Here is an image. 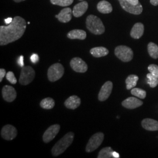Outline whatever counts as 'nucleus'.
Masks as SVG:
<instances>
[{"mask_svg":"<svg viewBox=\"0 0 158 158\" xmlns=\"http://www.w3.org/2000/svg\"><path fill=\"white\" fill-rule=\"evenodd\" d=\"M27 28V23L22 17L17 16L7 26L0 27V45H6L19 40Z\"/></svg>","mask_w":158,"mask_h":158,"instance_id":"f257e3e1","label":"nucleus"},{"mask_svg":"<svg viewBox=\"0 0 158 158\" xmlns=\"http://www.w3.org/2000/svg\"><path fill=\"white\" fill-rule=\"evenodd\" d=\"M73 132H69L62 137L53 146L52 149V153L53 156H57L64 152L69 147L72 143L74 139Z\"/></svg>","mask_w":158,"mask_h":158,"instance_id":"f03ea898","label":"nucleus"},{"mask_svg":"<svg viewBox=\"0 0 158 158\" xmlns=\"http://www.w3.org/2000/svg\"><path fill=\"white\" fill-rule=\"evenodd\" d=\"M86 27L90 32L94 35H102L105 32V27L102 20L94 15L87 17Z\"/></svg>","mask_w":158,"mask_h":158,"instance_id":"7ed1b4c3","label":"nucleus"},{"mask_svg":"<svg viewBox=\"0 0 158 158\" xmlns=\"http://www.w3.org/2000/svg\"><path fill=\"white\" fill-rule=\"evenodd\" d=\"M121 7L125 11L139 15L141 14L143 8L139 0H118Z\"/></svg>","mask_w":158,"mask_h":158,"instance_id":"20e7f679","label":"nucleus"},{"mask_svg":"<svg viewBox=\"0 0 158 158\" xmlns=\"http://www.w3.org/2000/svg\"><path fill=\"white\" fill-rule=\"evenodd\" d=\"M115 55L119 59L124 62H130L134 57L133 51L127 46H117L115 49Z\"/></svg>","mask_w":158,"mask_h":158,"instance_id":"39448f33","label":"nucleus"},{"mask_svg":"<svg viewBox=\"0 0 158 158\" xmlns=\"http://www.w3.org/2000/svg\"><path fill=\"white\" fill-rule=\"evenodd\" d=\"M64 73V69L62 64L57 63L49 67L48 71V77L52 82L57 81L60 79Z\"/></svg>","mask_w":158,"mask_h":158,"instance_id":"423d86ee","label":"nucleus"},{"mask_svg":"<svg viewBox=\"0 0 158 158\" xmlns=\"http://www.w3.org/2000/svg\"><path fill=\"white\" fill-rule=\"evenodd\" d=\"M35 76V72L31 66H23L21 72V76L19 80V83L23 85H26L31 83Z\"/></svg>","mask_w":158,"mask_h":158,"instance_id":"0eeeda50","label":"nucleus"},{"mask_svg":"<svg viewBox=\"0 0 158 158\" xmlns=\"http://www.w3.org/2000/svg\"><path fill=\"white\" fill-rule=\"evenodd\" d=\"M104 135L102 132H97L94 134L90 138L86 145L85 151L88 153L94 151L101 145L104 140Z\"/></svg>","mask_w":158,"mask_h":158,"instance_id":"6e6552de","label":"nucleus"},{"mask_svg":"<svg viewBox=\"0 0 158 158\" xmlns=\"http://www.w3.org/2000/svg\"><path fill=\"white\" fill-rule=\"evenodd\" d=\"M70 64L74 71L77 73H85L88 70L86 63L80 57H76L73 58L70 61Z\"/></svg>","mask_w":158,"mask_h":158,"instance_id":"1a4fd4ad","label":"nucleus"},{"mask_svg":"<svg viewBox=\"0 0 158 158\" xmlns=\"http://www.w3.org/2000/svg\"><path fill=\"white\" fill-rule=\"evenodd\" d=\"M1 135L6 141H11L17 136V129L12 125H6L1 130Z\"/></svg>","mask_w":158,"mask_h":158,"instance_id":"9d476101","label":"nucleus"},{"mask_svg":"<svg viewBox=\"0 0 158 158\" xmlns=\"http://www.w3.org/2000/svg\"><path fill=\"white\" fill-rule=\"evenodd\" d=\"M60 129V125L58 124L53 125L49 127L44 134L43 141L45 143H48L52 141Z\"/></svg>","mask_w":158,"mask_h":158,"instance_id":"9b49d317","label":"nucleus"},{"mask_svg":"<svg viewBox=\"0 0 158 158\" xmlns=\"http://www.w3.org/2000/svg\"><path fill=\"white\" fill-rule=\"evenodd\" d=\"M113 87V83L111 81H108L106 82L102 86L101 90L99 92L98 96L99 101L104 102L107 100L112 92Z\"/></svg>","mask_w":158,"mask_h":158,"instance_id":"f8f14e48","label":"nucleus"},{"mask_svg":"<svg viewBox=\"0 0 158 158\" xmlns=\"http://www.w3.org/2000/svg\"><path fill=\"white\" fill-rule=\"evenodd\" d=\"M3 98L7 102H14L17 97V91L11 85H6L2 90Z\"/></svg>","mask_w":158,"mask_h":158,"instance_id":"ddd939ff","label":"nucleus"},{"mask_svg":"<svg viewBox=\"0 0 158 158\" xmlns=\"http://www.w3.org/2000/svg\"><path fill=\"white\" fill-rule=\"evenodd\" d=\"M143 102L141 100L134 97H128L122 102V106L128 109H135L141 106Z\"/></svg>","mask_w":158,"mask_h":158,"instance_id":"4468645a","label":"nucleus"},{"mask_svg":"<svg viewBox=\"0 0 158 158\" xmlns=\"http://www.w3.org/2000/svg\"><path fill=\"white\" fill-rule=\"evenodd\" d=\"M72 12L71 8H66L63 9L57 15H55V17L61 23H69L72 19Z\"/></svg>","mask_w":158,"mask_h":158,"instance_id":"2eb2a0df","label":"nucleus"},{"mask_svg":"<svg viewBox=\"0 0 158 158\" xmlns=\"http://www.w3.org/2000/svg\"><path fill=\"white\" fill-rule=\"evenodd\" d=\"M88 3L86 1H81L74 6L73 9V15L75 17H81L88 9Z\"/></svg>","mask_w":158,"mask_h":158,"instance_id":"dca6fc26","label":"nucleus"},{"mask_svg":"<svg viewBox=\"0 0 158 158\" xmlns=\"http://www.w3.org/2000/svg\"><path fill=\"white\" fill-rule=\"evenodd\" d=\"M81 104V100L78 96H72L69 97L64 102V106L66 107L71 110H75L79 107Z\"/></svg>","mask_w":158,"mask_h":158,"instance_id":"f3484780","label":"nucleus"},{"mask_svg":"<svg viewBox=\"0 0 158 158\" xmlns=\"http://www.w3.org/2000/svg\"><path fill=\"white\" fill-rule=\"evenodd\" d=\"M144 32V26L142 23H135L131 31V36L134 39H139Z\"/></svg>","mask_w":158,"mask_h":158,"instance_id":"a211bd4d","label":"nucleus"},{"mask_svg":"<svg viewBox=\"0 0 158 158\" xmlns=\"http://www.w3.org/2000/svg\"><path fill=\"white\" fill-rule=\"evenodd\" d=\"M142 126L145 130L151 131H158V121L151 118H145L142 121Z\"/></svg>","mask_w":158,"mask_h":158,"instance_id":"6ab92c4d","label":"nucleus"},{"mask_svg":"<svg viewBox=\"0 0 158 158\" xmlns=\"http://www.w3.org/2000/svg\"><path fill=\"white\" fill-rule=\"evenodd\" d=\"M67 36L70 40H84L86 38L87 34L83 30L74 29L70 31Z\"/></svg>","mask_w":158,"mask_h":158,"instance_id":"aec40b11","label":"nucleus"},{"mask_svg":"<svg viewBox=\"0 0 158 158\" xmlns=\"http://www.w3.org/2000/svg\"><path fill=\"white\" fill-rule=\"evenodd\" d=\"M97 8L98 11L102 14H109L113 11V7L111 4L105 0L99 2Z\"/></svg>","mask_w":158,"mask_h":158,"instance_id":"412c9836","label":"nucleus"},{"mask_svg":"<svg viewBox=\"0 0 158 158\" xmlns=\"http://www.w3.org/2000/svg\"><path fill=\"white\" fill-rule=\"evenodd\" d=\"M90 52L91 54L95 57L106 56L109 53V51L107 48L102 46L93 48L91 49Z\"/></svg>","mask_w":158,"mask_h":158,"instance_id":"4be33fe9","label":"nucleus"},{"mask_svg":"<svg viewBox=\"0 0 158 158\" xmlns=\"http://www.w3.org/2000/svg\"><path fill=\"white\" fill-rule=\"evenodd\" d=\"M138 79L139 78L136 75L131 74V75L128 76V77L125 80L127 89L131 90V89L134 88L136 85Z\"/></svg>","mask_w":158,"mask_h":158,"instance_id":"5701e85b","label":"nucleus"},{"mask_svg":"<svg viewBox=\"0 0 158 158\" xmlns=\"http://www.w3.org/2000/svg\"><path fill=\"white\" fill-rule=\"evenodd\" d=\"M114 151L111 147L102 148L98 155V158H113Z\"/></svg>","mask_w":158,"mask_h":158,"instance_id":"b1692460","label":"nucleus"},{"mask_svg":"<svg viewBox=\"0 0 158 158\" xmlns=\"http://www.w3.org/2000/svg\"><path fill=\"white\" fill-rule=\"evenodd\" d=\"M55 104V101L53 98L48 97V98H46L43 99L40 103V107L46 110H51L54 107Z\"/></svg>","mask_w":158,"mask_h":158,"instance_id":"393cba45","label":"nucleus"},{"mask_svg":"<svg viewBox=\"0 0 158 158\" xmlns=\"http://www.w3.org/2000/svg\"><path fill=\"white\" fill-rule=\"evenodd\" d=\"M148 51L150 55L153 59L158 58V46L153 42H150L148 45Z\"/></svg>","mask_w":158,"mask_h":158,"instance_id":"a878e982","label":"nucleus"},{"mask_svg":"<svg viewBox=\"0 0 158 158\" xmlns=\"http://www.w3.org/2000/svg\"><path fill=\"white\" fill-rule=\"evenodd\" d=\"M131 93L132 95L136 96L141 99H144L147 96V92L141 89H139V88L132 89Z\"/></svg>","mask_w":158,"mask_h":158,"instance_id":"bb28decb","label":"nucleus"},{"mask_svg":"<svg viewBox=\"0 0 158 158\" xmlns=\"http://www.w3.org/2000/svg\"><path fill=\"white\" fill-rule=\"evenodd\" d=\"M147 79H148V83L149 85L151 87L154 88L158 85V77L157 76L149 73L147 74Z\"/></svg>","mask_w":158,"mask_h":158,"instance_id":"cd10ccee","label":"nucleus"},{"mask_svg":"<svg viewBox=\"0 0 158 158\" xmlns=\"http://www.w3.org/2000/svg\"><path fill=\"white\" fill-rule=\"evenodd\" d=\"M51 2L53 5L67 6H70L73 2V0H51Z\"/></svg>","mask_w":158,"mask_h":158,"instance_id":"c85d7f7f","label":"nucleus"},{"mask_svg":"<svg viewBox=\"0 0 158 158\" xmlns=\"http://www.w3.org/2000/svg\"><path fill=\"white\" fill-rule=\"evenodd\" d=\"M6 79L12 85H15L17 83V80L15 75L12 72H8L6 74Z\"/></svg>","mask_w":158,"mask_h":158,"instance_id":"c756f323","label":"nucleus"},{"mask_svg":"<svg viewBox=\"0 0 158 158\" xmlns=\"http://www.w3.org/2000/svg\"><path fill=\"white\" fill-rule=\"evenodd\" d=\"M148 70L153 75L157 76L158 77V66L156 64H150L148 68Z\"/></svg>","mask_w":158,"mask_h":158,"instance_id":"7c9ffc66","label":"nucleus"},{"mask_svg":"<svg viewBox=\"0 0 158 158\" xmlns=\"http://www.w3.org/2000/svg\"><path fill=\"white\" fill-rule=\"evenodd\" d=\"M31 60L33 63H36L39 61V56L37 54L34 53L31 56Z\"/></svg>","mask_w":158,"mask_h":158,"instance_id":"2f4dec72","label":"nucleus"},{"mask_svg":"<svg viewBox=\"0 0 158 158\" xmlns=\"http://www.w3.org/2000/svg\"><path fill=\"white\" fill-rule=\"evenodd\" d=\"M6 70L4 69L1 68L0 69V82H1L2 81L3 78L6 76Z\"/></svg>","mask_w":158,"mask_h":158,"instance_id":"473e14b6","label":"nucleus"},{"mask_svg":"<svg viewBox=\"0 0 158 158\" xmlns=\"http://www.w3.org/2000/svg\"><path fill=\"white\" fill-rule=\"evenodd\" d=\"M17 63L19 64L20 67L23 68L24 66V63H23V56H20L19 58L17 60Z\"/></svg>","mask_w":158,"mask_h":158,"instance_id":"72a5a7b5","label":"nucleus"},{"mask_svg":"<svg viewBox=\"0 0 158 158\" xmlns=\"http://www.w3.org/2000/svg\"><path fill=\"white\" fill-rule=\"evenodd\" d=\"M12 20H13V18H8L5 19V23H6V24H10V23L12 21Z\"/></svg>","mask_w":158,"mask_h":158,"instance_id":"f704fd0d","label":"nucleus"},{"mask_svg":"<svg viewBox=\"0 0 158 158\" xmlns=\"http://www.w3.org/2000/svg\"><path fill=\"white\" fill-rule=\"evenodd\" d=\"M151 4H152L153 6H158V0H150Z\"/></svg>","mask_w":158,"mask_h":158,"instance_id":"c9c22d12","label":"nucleus"},{"mask_svg":"<svg viewBox=\"0 0 158 158\" xmlns=\"http://www.w3.org/2000/svg\"><path fill=\"white\" fill-rule=\"evenodd\" d=\"M113 157L114 158H119L120 157V156H119L118 153L114 151V152H113Z\"/></svg>","mask_w":158,"mask_h":158,"instance_id":"e433bc0d","label":"nucleus"},{"mask_svg":"<svg viewBox=\"0 0 158 158\" xmlns=\"http://www.w3.org/2000/svg\"><path fill=\"white\" fill-rule=\"evenodd\" d=\"M15 2H21V1H25V0H14Z\"/></svg>","mask_w":158,"mask_h":158,"instance_id":"4c0bfd02","label":"nucleus"},{"mask_svg":"<svg viewBox=\"0 0 158 158\" xmlns=\"http://www.w3.org/2000/svg\"><path fill=\"white\" fill-rule=\"evenodd\" d=\"M80 1H82V0H80Z\"/></svg>","mask_w":158,"mask_h":158,"instance_id":"58836bf2","label":"nucleus"}]
</instances>
